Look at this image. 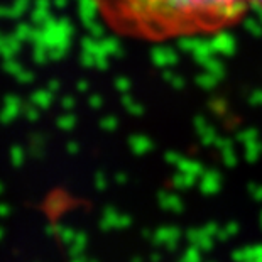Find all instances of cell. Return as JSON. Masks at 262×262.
<instances>
[{
    "label": "cell",
    "mask_w": 262,
    "mask_h": 262,
    "mask_svg": "<svg viewBox=\"0 0 262 262\" xmlns=\"http://www.w3.org/2000/svg\"><path fill=\"white\" fill-rule=\"evenodd\" d=\"M115 36L144 44L215 37L245 20L252 0H92Z\"/></svg>",
    "instance_id": "1"
}]
</instances>
